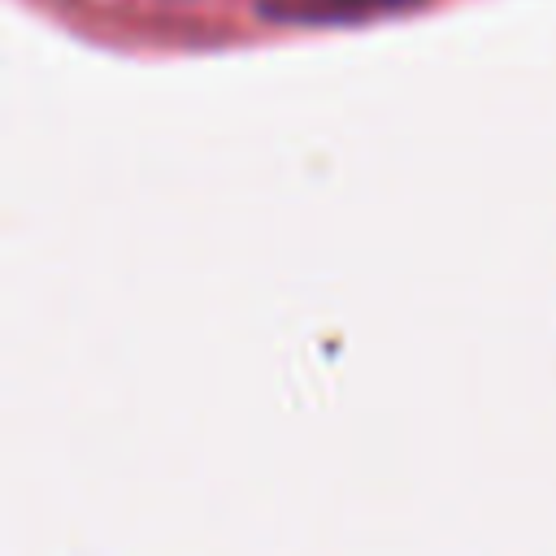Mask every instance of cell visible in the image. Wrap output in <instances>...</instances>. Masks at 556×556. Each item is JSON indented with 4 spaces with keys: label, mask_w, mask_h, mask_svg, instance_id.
Returning a JSON list of instances; mask_svg holds the SVG:
<instances>
[{
    "label": "cell",
    "mask_w": 556,
    "mask_h": 556,
    "mask_svg": "<svg viewBox=\"0 0 556 556\" xmlns=\"http://www.w3.org/2000/svg\"><path fill=\"white\" fill-rule=\"evenodd\" d=\"M408 0H274L265 9L282 13L287 22H348V13H374Z\"/></svg>",
    "instance_id": "obj_1"
}]
</instances>
